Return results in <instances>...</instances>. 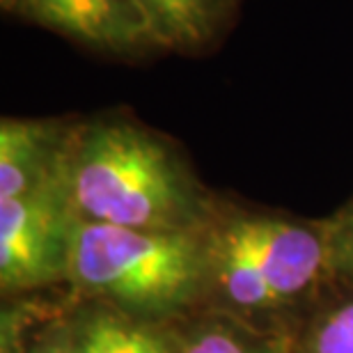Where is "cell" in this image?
Listing matches in <instances>:
<instances>
[{"mask_svg": "<svg viewBox=\"0 0 353 353\" xmlns=\"http://www.w3.org/2000/svg\"><path fill=\"white\" fill-rule=\"evenodd\" d=\"M58 179L85 223L193 232L207 228L218 209L179 147L122 112L74 122Z\"/></svg>", "mask_w": 353, "mask_h": 353, "instance_id": "obj_1", "label": "cell"}, {"mask_svg": "<svg viewBox=\"0 0 353 353\" xmlns=\"http://www.w3.org/2000/svg\"><path fill=\"white\" fill-rule=\"evenodd\" d=\"M204 243V307L268 330L282 333L333 282L326 221L218 202Z\"/></svg>", "mask_w": 353, "mask_h": 353, "instance_id": "obj_2", "label": "cell"}, {"mask_svg": "<svg viewBox=\"0 0 353 353\" xmlns=\"http://www.w3.org/2000/svg\"><path fill=\"white\" fill-rule=\"evenodd\" d=\"M67 287L74 301L174 323L204 307V230L150 232L79 221Z\"/></svg>", "mask_w": 353, "mask_h": 353, "instance_id": "obj_3", "label": "cell"}, {"mask_svg": "<svg viewBox=\"0 0 353 353\" xmlns=\"http://www.w3.org/2000/svg\"><path fill=\"white\" fill-rule=\"evenodd\" d=\"M76 228L79 216L74 214L58 174L32 193L0 202L3 301L67 285Z\"/></svg>", "mask_w": 353, "mask_h": 353, "instance_id": "obj_4", "label": "cell"}, {"mask_svg": "<svg viewBox=\"0 0 353 353\" xmlns=\"http://www.w3.org/2000/svg\"><path fill=\"white\" fill-rule=\"evenodd\" d=\"M3 7L117 58L152 51L126 0H3Z\"/></svg>", "mask_w": 353, "mask_h": 353, "instance_id": "obj_5", "label": "cell"}, {"mask_svg": "<svg viewBox=\"0 0 353 353\" xmlns=\"http://www.w3.org/2000/svg\"><path fill=\"white\" fill-rule=\"evenodd\" d=\"M74 122L3 117L0 122V202L41 188L58 174Z\"/></svg>", "mask_w": 353, "mask_h": 353, "instance_id": "obj_6", "label": "cell"}, {"mask_svg": "<svg viewBox=\"0 0 353 353\" xmlns=\"http://www.w3.org/2000/svg\"><path fill=\"white\" fill-rule=\"evenodd\" d=\"M67 319L76 353H179L174 323L138 319L94 301H72Z\"/></svg>", "mask_w": 353, "mask_h": 353, "instance_id": "obj_7", "label": "cell"}, {"mask_svg": "<svg viewBox=\"0 0 353 353\" xmlns=\"http://www.w3.org/2000/svg\"><path fill=\"white\" fill-rule=\"evenodd\" d=\"M147 41L159 51L195 53L209 46L234 12L236 0H126Z\"/></svg>", "mask_w": 353, "mask_h": 353, "instance_id": "obj_8", "label": "cell"}, {"mask_svg": "<svg viewBox=\"0 0 353 353\" xmlns=\"http://www.w3.org/2000/svg\"><path fill=\"white\" fill-rule=\"evenodd\" d=\"M179 353H289L287 335L236 316L197 310L174 321Z\"/></svg>", "mask_w": 353, "mask_h": 353, "instance_id": "obj_9", "label": "cell"}, {"mask_svg": "<svg viewBox=\"0 0 353 353\" xmlns=\"http://www.w3.org/2000/svg\"><path fill=\"white\" fill-rule=\"evenodd\" d=\"M282 333L289 353H353V287L330 282Z\"/></svg>", "mask_w": 353, "mask_h": 353, "instance_id": "obj_10", "label": "cell"}, {"mask_svg": "<svg viewBox=\"0 0 353 353\" xmlns=\"http://www.w3.org/2000/svg\"><path fill=\"white\" fill-rule=\"evenodd\" d=\"M330 278L353 287V197L344 207L326 218Z\"/></svg>", "mask_w": 353, "mask_h": 353, "instance_id": "obj_11", "label": "cell"}, {"mask_svg": "<svg viewBox=\"0 0 353 353\" xmlns=\"http://www.w3.org/2000/svg\"><path fill=\"white\" fill-rule=\"evenodd\" d=\"M41 310L21 299L3 303L0 316V353H30V335Z\"/></svg>", "mask_w": 353, "mask_h": 353, "instance_id": "obj_12", "label": "cell"}, {"mask_svg": "<svg viewBox=\"0 0 353 353\" xmlns=\"http://www.w3.org/2000/svg\"><path fill=\"white\" fill-rule=\"evenodd\" d=\"M30 353H76L65 310H41L30 335Z\"/></svg>", "mask_w": 353, "mask_h": 353, "instance_id": "obj_13", "label": "cell"}]
</instances>
